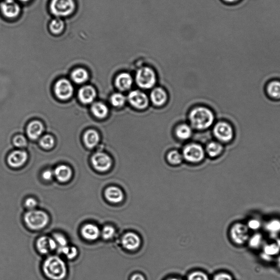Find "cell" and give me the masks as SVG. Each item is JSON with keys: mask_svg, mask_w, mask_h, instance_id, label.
Wrapping results in <instances>:
<instances>
[{"mask_svg": "<svg viewBox=\"0 0 280 280\" xmlns=\"http://www.w3.org/2000/svg\"><path fill=\"white\" fill-rule=\"evenodd\" d=\"M43 271L51 280H63L68 273L65 262L57 256H51L45 261Z\"/></svg>", "mask_w": 280, "mask_h": 280, "instance_id": "obj_1", "label": "cell"}, {"mask_svg": "<svg viewBox=\"0 0 280 280\" xmlns=\"http://www.w3.org/2000/svg\"><path fill=\"white\" fill-rule=\"evenodd\" d=\"M190 121L192 126L197 129H205L209 127L214 121L212 112L206 107L194 108L190 114Z\"/></svg>", "mask_w": 280, "mask_h": 280, "instance_id": "obj_2", "label": "cell"}, {"mask_svg": "<svg viewBox=\"0 0 280 280\" xmlns=\"http://www.w3.org/2000/svg\"><path fill=\"white\" fill-rule=\"evenodd\" d=\"M49 216L43 211L31 210L25 213V221L28 228L32 230H40L49 224Z\"/></svg>", "mask_w": 280, "mask_h": 280, "instance_id": "obj_3", "label": "cell"}, {"mask_svg": "<svg viewBox=\"0 0 280 280\" xmlns=\"http://www.w3.org/2000/svg\"><path fill=\"white\" fill-rule=\"evenodd\" d=\"M50 11L56 18L67 17L73 14L76 8L74 0H51Z\"/></svg>", "mask_w": 280, "mask_h": 280, "instance_id": "obj_4", "label": "cell"}, {"mask_svg": "<svg viewBox=\"0 0 280 280\" xmlns=\"http://www.w3.org/2000/svg\"><path fill=\"white\" fill-rule=\"evenodd\" d=\"M136 81L142 88L150 89L156 83V76L154 71L149 67H143L137 71Z\"/></svg>", "mask_w": 280, "mask_h": 280, "instance_id": "obj_5", "label": "cell"}, {"mask_svg": "<svg viewBox=\"0 0 280 280\" xmlns=\"http://www.w3.org/2000/svg\"><path fill=\"white\" fill-rule=\"evenodd\" d=\"M213 134L218 140L225 143L231 141L235 136L233 127L226 122L217 123L213 128Z\"/></svg>", "mask_w": 280, "mask_h": 280, "instance_id": "obj_6", "label": "cell"}, {"mask_svg": "<svg viewBox=\"0 0 280 280\" xmlns=\"http://www.w3.org/2000/svg\"><path fill=\"white\" fill-rule=\"evenodd\" d=\"M183 156L189 162L198 163L203 160L204 156V151L201 145L190 144L183 150Z\"/></svg>", "mask_w": 280, "mask_h": 280, "instance_id": "obj_7", "label": "cell"}, {"mask_svg": "<svg viewBox=\"0 0 280 280\" xmlns=\"http://www.w3.org/2000/svg\"><path fill=\"white\" fill-rule=\"evenodd\" d=\"M0 10L4 17L15 19L20 16L21 8L15 0H3L0 4Z\"/></svg>", "mask_w": 280, "mask_h": 280, "instance_id": "obj_8", "label": "cell"}, {"mask_svg": "<svg viewBox=\"0 0 280 280\" xmlns=\"http://www.w3.org/2000/svg\"><path fill=\"white\" fill-rule=\"evenodd\" d=\"M93 167L99 172H106L110 169L112 161L110 156L102 153H95L92 158Z\"/></svg>", "mask_w": 280, "mask_h": 280, "instance_id": "obj_9", "label": "cell"}, {"mask_svg": "<svg viewBox=\"0 0 280 280\" xmlns=\"http://www.w3.org/2000/svg\"><path fill=\"white\" fill-rule=\"evenodd\" d=\"M230 236L232 241L238 245H243L249 239L248 227L241 224L232 227Z\"/></svg>", "mask_w": 280, "mask_h": 280, "instance_id": "obj_10", "label": "cell"}, {"mask_svg": "<svg viewBox=\"0 0 280 280\" xmlns=\"http://www.w3.org/2000/svg\"><path fill=\"white\" fill-rule=\"evenodd\" d=\"M54 92L57 97L61 100H68L72 97L74 88L69 80L61 79L55 85Z\"/></svg>", "mask_w": 280, "mask_h": 280, "instance_id": "obj_11", "label": "cell"}, {"mask_svg": "<svg viewBox=\"0 0 280 280\" xmlns=\"http://www.w3.org/2000/svg\"><path fill=\"white\" fill-rule=\"evenodd\" d=\"M121 243L126 250L134 251L139 248L141 241L140 236L135 232H128L122 236Z\"/></svg>", "mask_w": 280, "mask_h": 280, "instance_id": "obj_12", "label": "cell"}, {"mask_svg": "<svg viewBox=\"0 0 280 280\" xmlns=\"http://www.w3.org/2000/svg\"><path fill=\"white\" fill-rule=\"evenodd\" d=\"M131 105L137 109H144L149 105V99L146 95L140 91H132L128 96Z\"/></svg>", "mask_w": 280, "mask_h": 280, "instance_id": "obj_13", "label": "cell"}, {"mask_svg": "<svg viewBox=\"0 0 280 280\" xmlns=\"http://www.w3.org/2000/svg\"><path fill=\"white\" fill-rule=\"evenodd\" d=\"M37 249L42 254H48L58 248L53 238L48 236H42L37 241Z\"/></svg>", "mask_w": 280, "mask_h": 280, "instance_id": "obj_14", "label": "cell"}, {"mask_svg": "<svg viewBox=\"0 0 280 280\" xmlns=\"http://www.w3.org/2000/svg\"><path fill=\"white\" fill-rule=\"evenodd\" d=\"M27 159V154L25 151H16L13 152L8 157V163L11 167L18 168L25 164Z\"/></svg>", "mask_w": 280, "mask_h": 280, "instance_id": "obj_15", "label": "cell"}, {"mask_svg": "<svg viewBox=\"0 0 280 280\" xmlns=\"http://www.w3.org/2000/svg\"><path fill=\"white\" fill-rule=\"evenodd\" d=\"M105 196L107 200L113 204L121 203L124 199V193L122 190L116 186H110L106 188Z\"/></svg>", "mask_w": 280, "mask_h": 280, "instance_id": "obj_16", "label": "cell"}, {"mask_svg": "<svg viewBox=\"0 0 280 280\" xmlns=\"http://www.w3.org/2000/svg\"><path fill=\"white\" fill-rule=\"evenodd\" d=\"M265 93L267 96L274 101L280 100V80L273 79L270 81L265 88Z\"/></svg>", "mask_w": 280, "mask_h": 280, "instance_id": "obj_17", "label": "cell"}, {"mask_svg": "<svg viewBox=\"0 0 280 280\" xmlns=\"http://www.w3.org/2000/svg\"><path fill=\"white\" fill-rule=\"evenodd\" d=\"M96 97V90L92 86L86 85L80 88L78 92L80 101L85 104L92 103Z\"/></svg>", "mask_w": 280, "mask_h": 280, "instance_id": "obj_18", "label": "cell"}, {"mask_svg": "<svg viewBox=\"0 0 280 280\" xmlns=\"http://www.w3.org/2000/svg\"><path fill=\"white\" fill-rule=\"evenodd\" d=\"M81 234L84 239L94 241L98 239L101 232L96 225L87 224L82 228Z\"/></svg>", "mask_w": 280, "mask_h": 280, "instance_id": "obj_19", "label": "cell"}, {"mask_svg": "<svg viewBox=\"0 0 280 280\" xmlns=\"http://www.w3.org/2000/svg\"><path fill=\"white\" fill-rule=\"evenodd\" d=\"M54 173L56 179L61 182H68L73 175L71 168L65 165H61L56 167Z\"/></svg>", "mask_w": 280, "mask_h": 280, "instance_id": "obj_20", "label": "cell"}, {"mask_svg": "<svg viewBox=\"0 0 280 280\" xmlns=\"http://www.w3.org/2000/svg\"><path fill=\"white\" fill-rule=\"evenodd\" d=\"M133 80L131 75L127 73H122L118 76L116 79V87L121 90V91H125L130 89Z\"/></svg>", "mask_w": 280, "mask_h": 280, "instance_id": "obj_21", "label": "cell"}, {"mask_svg": "<svg viewBox=\"0 0 280 280\" xmlns=\"http://www.w3.org/2000/svg\"><path fill=\"white\" fill-rule=\"evenodd\" d=\"M44 131V126L37 121L31 122L27 128V134L31 140H36L41 135Z\"/></svg>", "mask_w": 280, "mask_h": 280, "instance_id": "obj_22", "label": "cell"}, {"mask_svg": "<svg viewBox=\"0 0 280 280\" xmlns=\"http://www.w3.org/2000/svg\"><path fill=\"white\" fill-rule=\"evenodd\" d=\"M151 99L155 105L162 106L167 101V94L162 88H156L152 92Z\"/></svg>", "mask_w": 280, "mask_h": 280, "instance_id": "obj_23", "label": "cell"}, {"mask_svg": "<svg viewBox=\"0 0 280 280\" xmlns=\"http://www.w3.org/2000/svg\"><path fill=\"white\" fill-rule=\"evenodd\" d=\"M83 139L85 145L89 149H93L98 144L100 137L97 131L91 129L85 132Z\"/></svg>", "mask_w": 280, "mask_h": 280, "instance_id": "obj_24", "label": "cell"}, {"mask_svg": "<svg viewBox=\"0 0 280 280\" xmlns=\"http://www.w3.org/2000/svg\"><path fill=\"white\" fill-rule=\"evenodd\" d=\"M49 28L52 34L58 35L61 34L65 28V23L60 18L52 20L50 23Z\"/></svg>", "mask_w": 280, "mask_h": 280, "instance_id": "obj_25", "label": "cell"}, {"mask_svg": "<svg viewBox=\"0 0 280 280\" xmlns=\"http://www.w3.org/2000/svg\"><path fill=\"white\" fill-rule=\"evenodd\" d=\"M92 111L93 115L100 119L105 118L108 113V109L105 104L98 102L93 104L92 107Z\"/></svg>", "mask_w": 280, "mask_h": 280, "instance_id": "obj_26", "label": "cell"}, {"mask_svg": "<svg viewBox=\"0 0 280 280\" xmlns=\"http://www.w3.org/2000/svg\"><path fill=\"white\" fill-rule=\"evenodd\" d=\"M88 77L89 75L87 71L82 68L75 70L71 75V78L74 81L78 84H82L87 81Z\"/></svg>", "mask_w": 280, "mask_h": 280, "instance_id": "obj_27", "label": "cell"}, {"mask_svg": "<svg viewBox=\"0 0 280 280\" xmlns=\"http://www.w3.org/2000/svg\"><path fill=\"white\" fill-rule=\"evenodd\" d=\"M223 150H224V146L217 142H210L206 147L207 153L211 157H216L220 155Z\"/></svg>", "mask_w": 280, "mask_h": 280, "instance_id": "obj_28", "label": "cell"}, {"mask_svg": "<svg viewBox=\"0 0 280 280\" xmlns=\"http://www.w3.org/2000/svg\"><path fill=\"white\" fill-rule=\"evenodd\" d=\"M176 134L179 139L187 140L192 136V131L191 128L188 125H182L178 127L176 130Z\"/></svg>", "mask_w": 280, "mask_h": 280, "instance_id": "obj_29", "label": "cell"}, {"mask_svg": "<svg viewBox=\"0 0 280 280\" xmlns=\"http://www.w3.org/2000/svg\"><path fill=\"white\" fill-rule=\"evenodd\" d=\"M265 229L272 235H277L280 232V221L273 220L265 226Z\"/></svg>", "mask_w": 280, "mask_h": 280, "instance_id": "obj_30", "label": "cell"}, {"mask_svg": "<svg viewBox=\"0 0 280 280\" xmlns=\"http://www.w3.org/2000/svg\"><path fill=\"white\" fill-rule=\"evenodd\" d=\"M58 252L60 254H63L70 259H73L76 257L78 251L75 247H70L66 246L64 248L58 249Z\"/></svg>", "mask_w": 280, "mask_h": 280, "instance_id": "obj_31", "label": "cell"}, {"mask_svg": "<svg viewBox=\"0 0 280 280\" xmlns=\"http://www.w3.org/2000/svg\"><path fill=\"white\" fill-rule=\"evenodd\" d=\"M280 242L277 243L267 244L264 246V251L265 255L270 256L276 255L280 253Z\"/></svg>", "mask_w": 280, "mask_h": 280, "instance_id": "obj_32", "label": "cell"}, {"mask_svg": "<svg viewBox=\"0 0 280 280\" xmlns=\"http://www.w3.org/2000/svg\"><path fill=\"white\" fill-rule=\"evenodd\" d=\"M126 98L121 93H115L111 98V102L115 107H120L125 105Z\"/></svg>", "mask_w": 280, "mask_h": 280, "instance_id": "obj_33", "label": "cell"}, {"mask_svg": "<svg viewBox=\"0 0 280 280\" xmlns=\"http://www.w3.org/2000/svg\"><path fill=\"white\" fill-rule=\"evenodd\" d=\"M40 144L43 148L46 150H50L54 145V139L53 136L47 135L42 137L40 141Z\"/></svg>", "mask_w": 280, "mask_h": 280, "instance_id": "obj_34", "label": "cell"}, {"mask_svg": "<svg viewBox=\"0 0 280 280\" xmlns=\"http://www.w3.org/2000/svg\"><path fill=\"white\" fill-rule=\"evenodd\" d=\"M101 234L104 239L110 240L115 235L116 229L113 226L107 225L103 228Z\"/></svg>", "mask_w": 280, "mask_h": 280, "instance_id": "obj_35", "label": "cell"}, {"mask_svg": "<svg viewBox=\"0 0 280 280\" xmlns=\"http://www.w3.org/2000/svg\"><path fill=\"white\" fill-rule=\"evenodd\" d=\"M168 160L170 164L177 165L181 163L182 156L177 151H173L168 154Z\"/></svg>", "mask_w": 280, "mask_h": 280, "instance_id": "obj_36", "label": "cell"}, {"mask_svg": "<svg viewBox=\"0 0 280 280\" xmlns=\"http://www.w3.org/2000/svg\"><path fill=\"white\" fill-rule=\"evenodd\" d=\"M263 242L262 236L260 234H255L249 240V245L252 248H258Z\"/></svg>", "mask_w": 280, "mask_h": 280, "instance_id": "obj_37", "label": "cell"}, {"mask_svg": "<svg viewBox=\"0 0 280 280\" xmlns=\"http://www.w3.org/2000/svg\"><path fill=\"white\" fill-rule=\"evenodd\" d=\"M53 239L56 242L58 249L68 246L67 239H66L65 237L63 234L56 233L53 235Z\"/></svg>", "mask_w": 280, "mask_h": 280, "instance_id": "obj_38", "label": "cell"}, {"mask_svg": "<svg viewBox=\"0 0 280 280\" xmlns=\"http://www.w3.org/2000/svg\"><path fill=\"white\" fill-rule=\"evenodd\" d=\"M188 280H209V279L205 273L197 271L189 274Z\"/></svg>", "mask_w": 280, "mask_h": 280, "instance_id": "obj_39", "label": "cell"}, {"mask_svg": "<svg viewBox=\"0 0 280 280\" xmlns=\"http://www.w3.org/2000/svg\"><path fill=\"white\" fill-rule=\"evenodd\" d=\"M13 143L17 147H24L27 144V141L25 136L18 135L14 137Z\"/></svg>", "mask_w": 280, "mask_h": 280, "instance_id": "obj_40", "label": "cell"}, {"mask_svg": "<svg viewBox=\"0 0 280 280\" xmlns=\"http://www.w3.org/2000/svg\"><path fill=\"white\" fill-rule=\"evenodd\" d=\"M25 205L30 210H34V208L37 205V202L34 198H27L25 202Z\"/></svg>", "mask_w": 280, "mask_h": 280, "instance_id": "obj_41", "label": "cell"}, {"mask_svg": "<svg viewBox=\"0 0 280 280\" xmlns=\"http://www.w3.org/2000/svg\"><path fill=\"white\" fill-rule=\"evenodd\" d=\"M260 226V222L257 220H251L248 223L249 229L252 230H258Z\"/></svg>", "mask_w": 280, "mask_h": 280, "instance_id": "obj_42", "label": "cell"}, {"mask_svg": "<svg viewBox=\"0 0 280 280\" xmlns=\"http://www.w3.org/2000/svg\"><path fill=\"white\" fill-rule=\"evenodd\" d=\"M54 176V173L53 171L51 170H46L44 173L42 174V178L46 181H50L53 179Z\"/></svg>", "mask_w": 280, "mask_h": 280, "instance_id": "obj_43", "label": "cell"}, {"mask_svg": "<svg viewBox=\"0 0 280 280\" xmlns=\"http://www.w3.org/2000/svg\"><path fill=\"white\" fill-rule=\"evenodd\" d=\"M213 280H232L230 275L226 273H220L216 275Z\"/></svg>", "mask_w": 280, "mask_h": 280, "instance_id": "obj_44", "label": "cell"}, {"mask_svg": "<svg viewBox=\"0 0 280 280\" xmlns=\"http://www.w3.org/2000/svg\"><path fill=\"white\" fill-rule=\"evenodd\" d=\"M130 280H146L143 275L140 273H136L132 275Z\"/></svg>", "mask_w": 280, "mask_h": 280, "instance_id": "obj_45", "label": "cell"}, {"mask_svg": "<svg viewBox=\"0 0 280 280\" xmlns=\"http://www.w3.org/2000/svg\"><path fill=\"white\" fill-rule=\"evenodd\" d=\"M223 1H224L226 2L232 3L238 1V0H223Z\"/></svg>", "mask_w": 280, "mask_h": 280, "instance_id": "obj_46", "label": "cell"}, {"mask_svg": "<svg viewBox=\"0 0 280 280\" xmlns=\"http://www.w3.org/2000/svg\"><path fill=\"white\" fill-rule=\"evenodd\" d=\"M18 1L23 2V3H26V2H28V1H30V0H18Z\"/></svg>", "mask_w": 280, "mask_h": 280, "instance_id": "obj_47", "label": "cell"}, {"mask_svg": "<svg viewBox=\"0 0 280 280\" xmlns=\"http://www.w3.org/2000/svg\"><path fill=\"white\" fill-rule=\"evenodd\" d=\"M167 280H182L178 279V278H172L169 279Z\"/></svg>", "mask_w": 280, "mask_h": 280, "instance_id": "obj_48", "label": "cell"}, {"mask_svg": "<svg viewBox=\"0 0 280 280\" xmlns=\"http://www.w3.org/2000/svg\"><path fill=\"white\" fill-rule=\"evenodd\" d=\"M278 264L279 265V267H280V257H279L278 259Z\"/></svg>", "mask_w": 280, "mask_h": 280, "instance_id": "obj_49", "label": "cell"}]
</instances>
